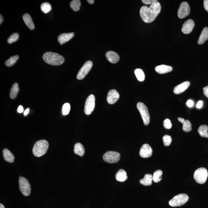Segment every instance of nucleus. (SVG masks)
Masks as SVG:
<instances>
[{
	"label": "nucleus",
	"mask_w": 208,
	"mask_h": 208,
	"mask_svg": "<svg viewBox=\"0 0 208 208\" xmlns=\"http://www.w3.org/2000/svg\"><path fill=\"white\" fill-rule=\"evenodd\" d=\"M115 178L117 181H124L127 179V173L124 169H120L116 174Z\"/></svg>",
	"instance_id": "4be33fe9"
},
{
	"label": "nucleus",
	"mask_w": 208,
	"mask_h": 208,
	"mask_svg": "<svg viewBox=\"0 0 208 208\" xmlns=\"http://www.w3.org/2000/svg\"><path fill=\"white\" fill-rule=\"evenodd\" d=\"M103 159L106 162L113 163L118 162L120 159L119 153L114 151H108L103 155Z\"/></svg>",
	"instance_id": "6e6552de"
},
{
	"label": "nucleus",
	"mask_w": 208,
	"mask_h": 208,
	"mask_svg": "<svg viewBox=\"0 0 208 208\" xmlns=\"http://www.w3.org/2000/svg\"><path fill=\"white\" fill-rule=\"evenodd\" d=\"M186 105L189 107H192L194 105V103L192 100H188L186 103Z\"/></svg>",
	"instance_id": "4c0bfd02"
},
{
	"label": "nucleus",
	"mask_w": 208,
	"mask_h": 208,
	"mask_svg": "<svg viewBox=\"0 0 208 208\" xmlns=\"http://www.w3.org/2000/svg\"><path fill=\"white\" fill-rule=\"evenodd\" d=\"M195 26L193 20L189 19L186 21L183 24L181 31L183 34H189L192 32Z\"/></svg>",
	"instance_id": "4468645a"
},
{
	"label": "nucleus",
	"mask_w": 208,
	"mask_h": 208,
	"mask_svg": "<svg viewBox=\"0 0 208 208\" xmlns=\"http://www.w3.org/2000/svg\"><path fill=\"white\" fill-rule=\"evenodd\" d=\"M190 85V83L189 81L184 82L178 85L175 86L173 90L174 93L178 95L182 93L189 87Z\"/></svg>",
	"instance_id": "f3484780"
},
{
	"label": "nucleus",
	"mask_w": 208,
	"mask_h": 208,
	"mask_svg": "<svg viewBox=\"0 0 208 208\" xmlns=\"http://www.w3.org/2000/svg\"><path fill=\"white\" fill-rule=\"evenodd\" d=\"M22 18L26 25L27 26L29 29H30L31 30H33V29H35V25H34L33 21H32L31 17L29 14H24L23 15Z\"/></svg>",
	"instance_id": "412c9836"
},
{
	"label": "nucleus",
	"mask_w": 208,
	"mask_h": 208,
	"mask_svg": "<svg viewBox=\"0 0 208 208\" xmlns=\"http://www.w3.org/2000/svg\"><path fill=\"white\" fill-rule=\"evenodd\" d=\"M87 2L89 4H94L95 1H94V0H88Z\"/></svg>",
	"instance_id": "a18cd8bd"
},
{
	"label": "nucleus",
	"mask_w": 208,
	"mask_h": 208,
	"mask_svg": "<svg viewBox=\"0 0 208 208\" xmlns=\"http://www.w3.org/2000/svg\"><path fill=\"white\" fill-rule=\"evenodd\" d=\"M74 36H75V33L74 32L62 34L58 37V42L62 45L64 43L67 42L69 40L73 38Z\"/></svg>",
	"instance_id": "dca6fc26"
},
{
	"label": "nucleus",
	"mask_w": 208,
	"mask_h": 208,
	"mask_svg": "<svg viewBox=\"0 0 208 208\" xmlns=\"http://www.w3.org/2000/svg\"><path fill=\"white\" fill-rule=\"evenodd\" d=\"M19 189L21 193L25 196H28L30 195L31 192V187L30 183L24 177L20 176L19 180Z\"/></svg>",
	"instance_id": "0eeeda50"
},
{
	"label": "nucleus",
	"mask_w": 208,
	"mask_h": 208,
	"mask_svg": "<svg viewBox=\"0 0 208 208\" xmlns=\"http://www.w3.org/2000/svg\"><path fill=\"white\" fill-rule=\"evenodd\" d=\"M19 91V88L18 87V83H14L11 88L10 92V97L12 99H15L16 98L18 92Z\"/></svg>",
	"instance_id": "a878e982"
},
{
	"label": "nucleus",
	"mask_w": 208,
	"mask_h": 208,
	"mask_svg": "<svg viewBox=\"0 0 208 208\" xmlns=\"http://www.w3.org/2000/svg\"><path fill=\"white\" fill-rule=\"evenodd\" d=\"M162 171L160 169L156 171L154 173L153 176V180L155 183L161 181L162 179Z\"/></svg>",
	"instance_id": "c85d7f7f"
},
{
	"label": "nucleus",
	"mask_w": 208,
	"mask_h": 208,
	"mask_svg": "<svg viewBox=\"0 0 208 208\" xmlns=\"http://www.w3.org/2000/svg\"><path fill=\"white\" fill-rule=\"evenodd\" d=\"M157 1V0H142V1L143 4L146 5H151Z\"/></svg>",
	"instance_id": "e433bc0d"
},
{
	"label": "nucleus",
	"mask_w": 208,
	"mask_h": 208,
	"mask_svg": "<svg viewBox=\"0 0 208 208\" xmlns=\"http://www.w3.org/2000/svg\"><path fill=\"white\" fill-rule=\"evenodd\" d=\"M153 176L150 174L145 175L144 178L140 180V183L144 186H149L152 184Z\"/></svg>",
	"instance_id": "393cba45"
},
{
	"label": "nucleus",
	"mask_w": 208,
	"mask_h": 208,
	"mask_svg": "<svg viewBox=\"0 0 208 208\" xmlns=\"http://www.w3.org/2000/svg\"><path fill=\"white\" fill-rule=\"evenodd\" d=\"M106 57L108 61L112 64L118 63L120 60L119 55L113 51H109L106 52Z\"/></svg>",
	"instance_id": "2eb2a0df"
},
{
	"label": "nucleus",
	"mask_w": 208,
	"mask_h": 208,
	"mask_svg": "<svg viewBox=\"0 0 208 208\" xmlns=\"http://www.w3.org/2000/svg\"><path fill=\"white\" fill-rule=\"evenodd\" d=\"M2 153L3 156L5 161L10 163L14 162V156L8 149H4L3 150Z\"/></svg>",
	"instance_id": "6ab92c4d"
},
{
	"label": "nucleus",
	"mask_w": 208,
	"mask_h": 208,
	"mask_svg": "<svg viewBox=\"0 0 208 208\" xmlns=\"http://www.w3.org/2000/svg\"><path fill=\"white\" fill-rule=\"evenodd\" d=\"M41 9L43 13L47 14L51 10L52 7L49 3L44 2L41 5Z\"/></svg>",
	"instance_id": "2f4dec72"
},
{
	"label": "nucleus",
	"mask_w": 208,
	"mask_h": 208,
	"mask_svg": "<svg viewBox=\"0 0 208 208\" xmlns=\"http://www.w3.org/2000/svg\"><path fill=\"white\" fill-rule=\"evenodd\" d=\"M163 126L166 129H170L172 127V124L170 120L166 119L163 121Z\"/></svg>",
	"instance_id": "c9c22d12"
},
{
	"label": "nucleus",
	"mask_w": 208,
	"mask_h": 208,
	"mask_svg": "<svg viewBox=\"0 0 208 208\" xmlns=\"http://www.w3.org/2000/svg\"><path fill=\"white\" fill-rule=\"evenodd\" d=\"M70 105L68 103H66L63 105L62 108V113L64 115H66L69 113L70 110Z\"/></svg>",
	"instance_id": "f704fd0d"
},
{
	"label": "nucleus",
	"mask_w": 208,
	"mask_h": 208,
	"mask_svg": "<svg viewBox=\"0 0 208 208\" xmlns=\"http://www.w3.org/2000/svg\"><path fill=\"white\" fill-rule=\"evenodd\" d=\"M95 96L91 95L86 100L84 106V112L86 115H90L95 109Z\"/></svg>",
	"instance_id": "1a4fd4ad"
},
{
	"label": "nucleus",
	"mask_w": 208,
	"mask_h": 208,
	"mask_svg": "<svg viewBox=\"0 0 208 208\" xmlns=\"http://www.w3.org/2000/svg\"><path fill=\"white\" fill-rule=\"evenodd\" d=\"M19 35L18 33H14L12 34L7 39V42L9 44H12V43L17 41L19 38Z\"/></svg>",
	"instance_id": "473e14b6"
},
{
	"label": "nucleus",
	"mask_w": 208,
	"mask_h": 208,
	"mask_svg": "<svg viewBox=\"0 0 208 208\" xmlns=\"http://www.w3.org/2000/svg\"><path fill=\"white\" fill-rule=\"evenodd\" d=\"M178 120L183 124V129L184 132H190L192 130V124L189 120H185L184 118L181 117H179Z\"/></svg>",
	"instance_id": "aec40b11"
},
{
	"label": "nucleus",
	"mask_w": 208,
	"mask_h": 208,
	"mask_svg": "<svg viewBox=\"0 0 208 208\" xmlns=\"http://www.w3.org/2000/svg\"><path fill=\"white\" fill-rule=\"evenodd\" d=\"M203 92L205 96L208 98V86L203 88Z\"/></svg>",
	"instance_id": "58836bf2"
},
{
	"label": "nucleus",
	"mask_w": 208,
	"mask_h": 208,
	"mask_svg": "<svg viewBox=\"0 0 208 208\" xmlns=\"http://www.w3.org/2000/svg\"><path fill=\"white\" fill-rule=\"evenodd\" d=\"M23 111H24V108H23V106L21 105L18 106V113H22Z\"/></svg>",
	"instance_id": "79ce46f5"
},
{
	"label": "nucleus",
	"mask_w": 208,
	"mask_h": 208,
	"mask_svg": "<svg viewBox=\"0 0 208 208\" xmlns=\"http://www.w3.org/2000/svg\"><path fill=\"white\" fill-rule=\"evenodd\" d=\"M208 39V27H205L203 29L198 41V44L202 45Z\"/></svg>",
	"instance_id": "5701e85b"
},
{
	"label": "nucleus",
	"mask_w": 208,
	"mask_h": 208,
	"mask_svg": "<svg viewBox=\"0 0 208 208\" xmlns=\"http://www.w3.org/2000/svg\"><path fill=\"white\" fill-rule=\"evenodd\" d=\"M152 149L148 144L143 145L140 149V155L142 158H147L150 157L152 154Z\"/></svg>",
	"instance_id": "f8f14e48"
},
{
	"label": "nucleus",
	"mask_w": 208,
	"mask_h": 208,
	"mask_svg": "<svg viewBox=\"0 0 208 208\" xmlns=\"http://www.w3.org/2000/svg\"><path fill=\"white\" fill-rule=\"evenodd\" d=\"M29 108H27V109H26V110L24 111V116H26L28 114V113H29Z\"/></svg>",
	"instance_id": "37998d69"
},
{
	"label": "nucleus",
	"mask_w": 208,
	"mask_h": 208,
	"mask_svg": "<svg viewBox=\"0 0 208 208\" xmlns=\"http://www.w3.org/2000/svg\"><path fill=\"white\" fill-rule=\"evenodd\" d=\"M120 98V95L116 90L112 89L108 92L107 101L109 104H113L116 103Z\"/></svg>",
	"instance_id": "ddd939ff"
},
{
	"label": "nucleus",
	"mask_w": 208,
	"mask_h": 208,
	"mask_svg": "<svg viewBox=\"0 0 208 208\" xmlns=\"http://www.w3.org/2000/svg\"><path fill=\"white\" fill-rule=\"evenodd\" d=\"M155 70L157 73L160 74L167 73L173 70V68L170 66L166 65H161L156 67Z\"/></svg>",
	"instance_id": "a211bd4d"
},
{
	"label": "nucleus",
	"mask_w": 208,
	"mask_h": 208,
	"mask_svg": "<svg viewBox=\"0 0 208 208\" xmlns=\"http://www.w3.org/2000/svg\"><path fill=\"white\" fill-rule=\"evenodd\" d=\"M0 16H1V18H0V24H1L3 21H4V18H3L2 15L1 14L0 15Z\"/></svg>",
	"instance_id": "c03bdc74"
},
{
	"label": "nucleus",
	"mask_w": 208,
	"mask_h": 208,
	"mask_svg": "<svg viewBox=\"0 0 208 208\" xmlns=\"http://www.w3.org/2000/svg\"><path fill=\"white\" fill-rule=\"evenodd\" d=\"M81 2L80 0H73L70 2V6L74 11L77 12L80 10Z\"/></svg>",
	"instance_id": "cd10ccee"
},
{
	"label": "nucleus",
	"mask_w": 208,
	"mask_h": 208,
	"mask_svg": "<svg viewBox=\"0 0 208 208\" xmlns=\"http://www.w3.org/2000/svg\"><path fill=\"white\" fill-rule=\"evenodd\" d=\"M190 9L189 4L186 2H183L180 4L178 11V16L180 18H186L190 13Z\"/></svg>",
	"instance_id": "9b49d317"
},
{
	"label": "nucleus",
	"mask_w": 208,
	"mask_h": 208,
	"mask_svg": "<svg viewBox=\"0 0 208 208\" xmlns=\"http://www.w3.org/2000/svg\"><path fill=\"white\" fill-rule=\"evenodd\" d=\"M74 152L77 155L80 157H83L85 153V149L84 146L81 143H76L75 145L74 149Z\"/></svg>",
	"instance_id": "b1692460"
},
{
	"label": "nucleus",
	"mask_w": 208,
	"mask_h": 208,
	"mask_svg": "<svg viewBox=\"0 0 208 208\" xmlns=\"http://www.w3.org/2000/svg\"><path fill=\"white\" fill-rule=\"evenodd\" d=\"M208 175L207 169L206 168L201 167L196 170L194 172V177L197 183L203 184L207 180Z\"/></svg>",
	"instance_id": "20e7f679"
},
{
	"label": "nucleus",
	"mask_w": 208,
	"mask_h": 208,
	"mask_svg": "<svg viewBox=\"0 0 208 208\" xmlns=\"http://www.w3.org/2000/svg\"><path fill=\"white\" fill-rule=\"evenodd\" d=\"M208 126L206 125H202L198 129V132L200 136L208 138Z\"/></svg>",
	"instance_id": "bb28decb"
},
{
	"label": "nucleus",
	"mask_w": 208,
	"mask_h": 208,
	"mask_svg": "<svg viewBox=\"0 0 208 208\" xmlns=\"http://www.w3.org/2000/svg\"><path fill=\"white\" fill-rule=\"evenodd\" d=\"M92 66L93 63L92 61H88L86 62L79 71L77 75V79L81 80L84 79L90 71Z\"/></svg>",
	"instance_id": "9d476101"
},
{
	"label": "nucleus",
	"mask_w": 208,
	"mask_h": 208,
	"mask_svg": "<svg viewBox=\"0 0 208 208\" xmlns=\"http://www.w3.org/2000/svg\"><path fill=\"white\" fill-rule=\"evenodd\" d=\"M0 208H5L4 205H3L2 204V203L0 204Z\"/></svg>",
	"instance_id": "49530a36"
},
{
	"label": "nucleus",
	"mask_w": 208,
	"mask_h": 208,
	"mask_svg": "<svg viewBox=\"0 0 208 208\" xmlns=\"http://www.w3.org/2000/svg\"><path fill=\"white\" fill-rule=\"evenodd\" d=\"M163 141L165 146H169L172 142V137L169 135H165L163 137Z\"/></svg>",
	"instance_id": "72a5a7b5"
},
{
	"label": "nucleus",
	"mask_w": 208,
	"mask_h": 208,
	"mask_svg": "<svg viewBox=\"0 0 208 208\" xmlns=\"http://www.w3.org/2000/svg\"><path fill=\"white\" fill-rule=\"evenodd\" d=\"M203 6L205 10L208 12V0H204L203 1Z\"/></svg>",
	"instance_id": "ea45409f"
},
{
	"label": "nucleus",
	"mask_w": 208,
	"mask_h": 208,
	"mask_svg": "<svg viewBox=\"0 0 208 208\" xmlns=\"http://www.w3.org/2000/svg\"><path fill=\"white\" fill-rule=\"evenodd\" d=\"M18 58H19V56L18 55H14V56L10 57L9 59L5 62V63L7 67H11L15 64Z\"/></svg>",
	"instance_id": "c756f323"
},
{
	"label": "nucleus",
	"mask_w": 208,
	"mask_h": 208,
	"mask_svg": "<svg viewBox=\"0 0 208 208\" xmlns=\"http://www.w3.org/2000/svg\"><path fill=\"white\" fill-rule=\"evenodd\" d=\"M203 104V102L202 101H201V100H200V101H198V103H197L196 105V107L198 109L201 108L202 107Z\"/></svg>",
	"instance_id": "a19ab883"
},
{
	"label": "nucleus",
	"mask_w": 208,
	"mask_h": 208,
	"mask_svg": "<svg viewBox=\"0 0 208 208\" xmlns=\"http://www.w3.org/2000/svg\"><path fill=\"white\" fill-rule=\"evenodd\" d=\"M161 6L159 2H156L150 5L149 7L143 6L140 9V15L144 22H152L161 11Z\"/></svg>",
	"instance_id": "f257e3e1"
},
{
	"label": "nucleus",
	"mask_w": 208,
	"mask_h": 208,
	"mask_svg": "<svg viewBox=\"0 0 208 208\" xmlns=\"http://www.w3.org/2000/svg\"><path fill=\"white\" fill-rule=\"evenodd\" d=\"M135 74L139 81L142 82L144 81L145 75L144 72L141 69H136L135 71Z\"/></svg>",
	"instance_id": "7c9ffc66"
},
{
	"label": "nucleus",
	"mask_w": 208,
	"mask_h": 208,
	"mask_svg": "<svg viewBox=\"0 0 208 208\" xmlns=\"http://www.w3.org/2000/svg\"><path fill=\"white\" fill-rule=\"evenodd\" d=\"M43 59L47 64L53 66H59L64 62V57L59 54L51 52L44 54Z\"/></svg>",
	"instance_id": "f03ea898"
},
{
	"label": "nucleus",
	"mask_w": 208,
	"mask_h": 208,
	"mask_svg": "<svg viewBox=\"0 0 208 208\" xmlns=\"http://www.w3.org/2000/svg\"><path fill=\"white\" fill-rule=\"evenodd\" d=\"M137 109L141 115L145 125H148L150 122V116L147 107L144 103L139 102L137 104Z\"/></svg>",
	"instance_id": "423d86ee"
},
{
	"label": "nucleus",
	"mask_w": 208,
	"mask_h": 208,
	"mask_svg": "<svg viewBox=\"0 0 208 208\" xmlns=\"http://www.w3.org/2000/svg\"><path fill=\"white\" fill-rule=\"evenodd\" d=\"M49 147V143L46 140H40L34 145L32 153L35 157L42 156L47 152Z\"/></svg>",
	"instance_id": "7ed1b4c3"
},
{
	"label": "nucleus",
	"mask_w": 208,
	"mask_h": 208,
	"mask_svg": "<svg viewBox=\"0 0 208 208\" xmlns=\"http://www.w3.org/2000/svg\"><path fill=\"white\" fill-rule=\"evenodd\" d=\"M189 198V196L186 194H178L169 200V204L173 207L182 206L188 201Z\"/></svg>",
	"instance_id": "39448f33"
}]
</instances>
